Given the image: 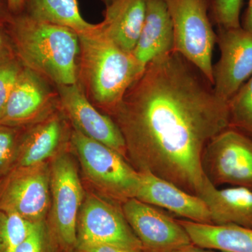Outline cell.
Wrapping results in <instances>:
<instances>
[{"mask_svg":"<svg viewBox=\"0 0 252 252\" xmlns=\"http://www.w3.org/2000/svg\"><path fill=\"white\" fill-rule=\"evenodd\" d=\"M11 17L7 6H6V0H0V23H6Z\"/></svg>","mask_w":252,"mask_h":252,"instance_id":"obj_32","label":"cell"},{"mask_svg":"<svg viewBox=\"0 0 252 252\" xmlns=\"http://www.w3.org/2000/svg\"><path fill=\"white\" fill-rule=\"evenodd\" d=\"M242 27L247 31L252 32V0L249 1L248 9L244 15Z\"/></svg>","mask_w":252,"mask_h":252,"instance_id":"obj_30","label":"cell"},{"mask_svg":"<svg viewBox=\"0 0 252 252\" xmlns=\"http://www.w3.org/2000/svg\"><path fill=\"white\" fill-rule=\"evenodd\" d=\"M171 18L173 51L180 54L214 84V48L217 34L212 28V0H164Z\"/></svg>","mask_w":252,"mask_h":252,"instance_id":"obj_5","label":"cell"},{"mask_svg":"<svg viewBox=\"0 0 252 252\" xmlns=\"http://www.w3.org/2000/svg\"><path fill=\"white\" fill-rule=\"evenodd\" d=\"M61 108L44 120L23 129L14 168L47 162L66 149L71 132Z\"/></svg>","mask_w":252,"mask_h":252,"instance_id":"obj_14","label":"cell"},{"mask_svg":"<svg viewBox=\"0 0 252 252\" xmlns=\"http://www.w3.org/2000/svg\"><path fill=\"white\" fill-rule=\"evenodd\" d=\"M70 145L79 157L84 175L104 197L121 205L135 198L140 172L125 158L74 128Z\"/></svg>","mask_w":252,"mask_h":252,"instance_id":"obj_4","label":"cell"},{"mask_svg":"<svg viewBox=\"0 0 252 252\" xmlns=\"http://www.w3.org/2000/svg\"><path fill=\"white\" fill-rule=\"evenodd\" d=\"M111 117L137 171L150 172L198 196L207 179L204 149L229 127L228 102L174 51L149 63Z\"/></svg>","mask_w":252,"mask_h":252,"instance_id":"obj_1","label":"cell"},{"mask_svg":"<svg viewBox=\"0 0 252 252\" xmlns=\"http://www.w3.org/2000/svg\"><path fill=\"white\" fill-rule=\"evenodd\" d=\"M23 67L16 58L0 64V114L7 104Z\"/></svg>","mask_w":252,"mask_h":252,"instance_id":"obj_26","label":"cell"},{"mask_svg":"<svg viewBox=\"0 0 252 252\" xmlns=\"http://www.w3.org/2000/svg\"><path fill=\"white\" fill-rule=\"evenodd\" d=\"M208 207L212 224L252 228V190L244 187L218 189L207 178L200 195Z\"/></svg>","mask_w":252,"mask_h":252,"instance_id":"obj_17","label":"cell"},{"mask_svg":"<svg viewBox=\"0 0 252 252\" xmlns=\"http://www.w3.org/2000/svg\"><path fill=\"white\" fill-rule=\"evenodd\" d=\"M39 74L23 66L6 107L0 125L26 127L44 120L60 108L57 89Z\"/></svg>","mask_w":252,"mask_h":252,"instance_id":"obj_10","label":"cell"},{"mask_svg":"<svg viewBox=\"0 0 252 252\" xmlns=\"http://www.w3.org/2000/svg\"><path fill=\"white\" fill-rule=\"evenodd\" d=\"M15 58L14 51L0 32V64Z\"/></svg>","mask_w":252,"mask_h":252,"instance_id":"obj_28","label":"cell"},{"mask_svg":"<svg viewBox=\"0 0 252 252\" xmlns=\"http://www.w3.org/2000/svg\"><path fill=\"white\" fill-rule=\"evenodd\" d=\"M99 24L95 33L79 35L77 84L91 103L112 116L141 72L132 53L103 34Z\"/></svg>","mask_w":252,"mask_h":252,"instance_id":"obj_3","label":"cell"},{"mask_svg":"<svg viewBox=\"0 0 252 252\" xmlns=\"http://www.w3.org/2000/svg\"><path fill=\"white\" fill-rule=\"evenodd\" d=\"M147 0H113L100 23L103 34L127 52L135 49L143 27Z\"/></svg>","mask_w":252,"mask_h":252,"instance_id":"obj_18","label":"cell"},{"mask_svg":"<svg viewBox=\"0 0 252 252\" xmlns=\"http://www.w3.org/2000/svg\"><path fill=\"white\" fill-rule=\"evenodd\" d=\"M53 238L54 235L45 220L36 222L16 252H51Z\"/></svg>","mask_w":252,"mask_h":252,"instance_id":"obj_25","label":"cell"},{"mask_svg":"<svg viewBox=\"0 0 252 252\" xmlns=\"http://www.w3.org/2000/svg\"><path fill=\"white\" fill-rule=\"evenodd\" d=\"M207 180L218 187L228 185L252 190V137L228 127L210 141L202 156Z\"/></svg>","mask_w":252,"mask_h":252,"instance_id":"obj_7","label":"cell"},{"mask_svg":"<svg viewBox=\"0 0 252 252\" xmlns=\"http://www.w3.org/2000/svg\"><path fill=\"white\" fill-rule=\"evenodd\" d=\"M135 198L165 209L183 220L212 224L210 212L203 199L150 172H140Z\"/></svg>","mask_w":252,"mask_h":252,"instance_id":"obj_15","label":"cell"},{"mask_svg":"<svg viewBox=\"0 0 252 252\" xmlns=\"http://www.w3.org/2000/svg\"><path fill=\"white\" fill-rule=\"evenodd\" d=\"M192 243L220 252H252V228L236 225L197 223L180 219Z\"/></svg>","mask_w":252,"mask_h":252,"instance_id":"obj_19","label":"cell"},{"mask_svg":"<svg viewBox=\"0 0 252 252\" xmlns=\"http://www.w3.org/2000/svg\"><path fill=\"white\" fill-rule=\"evenodd\" d=\"M23 129L0 125V180L14 169Z\"/></svg>","mask_w":252,"mask_h":252,"instance_id":"obj_23","label":"cell"},{"mask_svg":"<svg viewBox=\"0 0 252 252\" xmlns=\"http://www.w3.org/2000/svg\"><path fill=\"white\" fill-rule=\"evenodd\" d=\"M6 6L12 16L23 14L26 9V0H6Z\"/></svg>","mask_w":252,"mask_h":252,"instance_id":"obj_29","label":"cell"},{"mask_svg":"<svg viewBox=\"0 0 252 252\" xmlns=\"http://www.w3.org/2000/svg\"><path fill=\"white\" fill-rule=\"evenodd\" d=\"M6 23L23 66L56 86L77 84L80 44L76 32L26 14L11 16Z\"/></svg>","mask_w":252,"mask_h":252,"instance_id":"obj_2","label":"cell"},{"mask_svg":"<svg viewBox=\"0 0 252 252\" xmlns=\"http://www.w3.org/2000/svg\"><path fill=\"white\" fill-rule=\"evenodd\" d=\"M173 48V26L165 1L147 0L143 27L132 52L141 74L152 61Z\"/></svg>","mask_w":252,"mask_h":252,"instance_id":"obj_16","label":"cell"},{"mask_svg":"<svg viewBox=\"0 0 252 252\" xmlns=\"http://www.w3.org/2000/svg\"><path fill=\"white\" fill-rule=\"evenodd\" d=\"M118 204L105 197L86 193L78 216L76 248L109 245L144 250Z\"/></svg>","mask_w":252,"mask_h":252,"instance_id":"obj_8","label":"cell"},{"mask_svg":"<svg viewBox=\"0 0 252 252\" xmlns=\"http://www.w3.org/2000/svg\"><path fill=\"white\" fill-rule=\"evenodd\" d=\"M51 224L55 240L64 250L77 248V220L85 193L77 165L65 149L50 163Z\"/></svg>","mask_w":252,"mask_h":252,"instance_id":"obj_6","label":"cell"},{"mask_svg":"<svg viewBox=\"0 0 252 252\" xmlns=\"http://www.w3.org/2000/svg\"><path fill=\"white\" fill-rule=\"evenodd\" d=\"M56 87L59 94L60 108L73 128L114 149L127 160L125 140L119 127L110 117L94 107L81 86L77 83Z\"/></svg>","mask_w":252,"mask_h":252,"instance_id":"obj_13","label":"cell"},{"mask_svg":"<svg viewBox=\"0 0 252 252\" xmlns=\"http://www.w3.org/2000/svg\"><path fill=\"white\" fill-rule=\"evenodd\" d=\"M217 44L220 56L213 64L214 90L228 102L252 76V32L218 28Z\"/></svg>","mask_w":252,"mask_h":252,"instance_id":"obj_12","label":"cell"},{"mask_svg":"<svg viewBox=\"0 0 252 252\" xmlns=\"http://www.w3.org/2000/svg\"><path fill=\"white\" fill-rule=\"evenodd\" d=\"M122 208L146 252H173L193 244L178 220L157 207L132 198L122 203Z\"/></svg>","mask_w":252,"mask_h":252,"instance_id":"obj_11","label":"cell"},{"mask_svg":"<svg viewBox=\"0 0 252 252\" xmlns=\"http://www.w3.org/2000/svg\"><path fill=\"white\" fill-rule=\"evenodd\" d=\"M73 252H81V251H80V250H77V249H76L75 251H74Z\"/></svg>","mask_w":252,"mask_h":252,"instance_id":"obj_34","label":"cell"},{"mask_svg":"<svg viewBox=\"0 0 252 252\" xmlns=\"http://www.w3.org/2000/svg\"><path fill=\"white\" fill-rule=\"evenodd\" d=\"M243 0H212L210 17L218 28L241 27L240 11Z\"/></svg>","mask_w":252,"mask_h":252,"instance_id":"obj_24","label":"cell"},{"mask_svg":"<svg viewBox=\"0 0 252 252\" xmlns=\"http://www.w3.org/2000/svg\"><path fill=\"white\" fill-rule=\"evenodd\" d=\"M35 223L15 214L0 211V252H16Z\"/></svg>","mask_w":252,"mask_h":252,"instance_id":"obj_22","label":"cell"},{"mask_svg":"<svg viewBox=\"0 0 252 252\" xmlns=\"http://www.w3.org/2000/svg\"><path fill=\"white\" fill-rule=\"evenodd\" d=\"M49 207L51 187L47 162L16 167L0 180V211L38 222L45 220Z\"/></svg>","mask_w":252,"mask_h":252,"instance_id":"obj_9","label":"cell"},{"mask_svg":"<svg viewBox=\"0 0 252 252\" xmlns=\"http://www.w3.org/2000/svg\"><path fill=\"white\" fill-rule=\"evenodd\" d=\"M229 127L252 137V76L228 102Z\"/></svg>","mask_w":252,"mask_h":252,"instance_id":"obj_21","label":"cell"},{"mask_svg":"<svg viewBox=\"0 0 252 252\" xmlns=\"http://www.w3.org/2000/svg\"><path fill=\"white\" fill-rule=\"evenodd\" d=\"M76 249L83 252H146L144 250H134L109 245H90Z\"/></svg>","mask_w":252,"mask_h":252,"instance_id":"obj_27","label":"cell"},{"mask_svg":"<svg viewBox=\"0 0 252 252\" xmlns=\"http://www.w3.org/2000/svg\"><path fill=\"white\" fill-rule=\"evenodd\" d=\"M26 14L36 21L69 28L78 35L94 34L99 24L87 22L81 16L77 0H26Z\"/></svg>","mask_w":252,"mask_h":252,"instance_id":"obj_20","label":"cell"},{"mask_svg":"<svg viewBox=\"0 0 252 252\" xmlns=\"http://www.w3.org/2000/svg\"><path fill=\"white\" fill-rule=\"evenodd\" d=\"M173 252H220L215 251V250H209V249L202 248L196 245L191 244L188 246L184 247V248L179 249Z\"/></svg>","mask_w":252,"mask_h":252,"instance_id":"obj_31","label":"cell"},{"mask_svg":"<svg viewBox=\"0 0 252 252\" xmlns=\"http://www.w3.org/2000/svg\"><path fill=\"white\" fill-rule=\"evenodd\" d=\"M104 1V4H105L106 6H108L109 4L113 1V0H102Z\"/></svg>","mask_w":252,"mask_h":252,"instance_id":"obj_33","label":"cell"}]
</instances>
